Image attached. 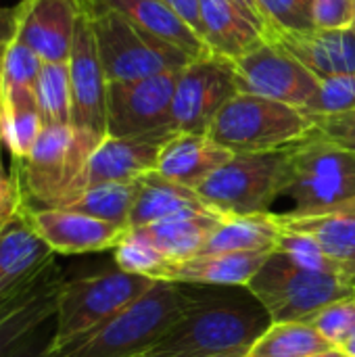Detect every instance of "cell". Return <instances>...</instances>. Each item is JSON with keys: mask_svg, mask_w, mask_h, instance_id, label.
Masks as SVG:
<instances>
[{"mask_svg": "<svg viewBox=\"0 0 355 357\" xmlns=\"http://www.w3.org/2000/svg\"><path fill=\"white\" fill-rule=\"evenodd\" d=\"M180 318L144 354L151 357H243L272 324L266 307L245 289L182 284Z\"/></svg>", "mask_w": 355, "mask_h": 357, "instance_id": "6da1fadb", "label": "cell"}, {"mask_svg": "<svg viewBox=\"0 0 355 357\" xmlns=\"http://www.w3.org/2000/svg\"><path fill=\"white\" fill-rule=\"evenodd\" d=\"M44 128L46 126L38 107L36 88L31 86L4 88L0 140L10 153V157L13 159L27 157L29 151L36 146Z\"/></svg>", "mask_w": 355, "mask_h": 357, "instance_id": "83f0119b", "label": "cell"}, {"mask_svg": "<svg viewBox=\"0 0 355 357\" xmlns=\"http://www.w3.org/2000/svg\"><path fill=\"white\" fill-rule=\"evenodd\" d=\"M182 71V69H180ZM180 71L107 86V136H172V107Z\"/></svg>", "mask_w": 355, "mask_h": 357, "instance_id": "8fae6325", "label": "cell"}, {"mask_svg": "<svg viewBox=\"0 0 355 357\" xmlns=\"http://www.w3.org/2000/svg\"><path fill=\"white\" fill-rule=\"evenodd\" d=\"M234 71L239 92L280 100L297 109H305L320 86V79L299 59L270 40L236 59Z\"/></svg>", "mask_w": 355, "mask_h": 357, "instance_id": "4fadbf2b", "label": "cell"}, {"mask_svg": "<svg viewBox=\"0 0 355 357\" xmlns=\"http://www.w3.org/2000/svg\"><path fill=\"white\" fill-rule=\"evenodd\" d=\"M71 140V126H46L29 155L13 159L27 209H63L80 197Z\"/></svg>", "mask_w": 355, "mask_h": 357, "instance_id": "30bf717a", "label": "cell"}, {"mask_svg": "<svg viewBox=\"0 0 355 357\" xmlns=\"http://www.w3.org/2000/svg\"><path fill=\"white\" fill-rule=\"evenodd\" d=\"M268 40L289 50L318 79L355 73L354 29L314 27L308 31H274Z\"/></svg>", "mask_w": 355, "mask_h": 357, "instance_id": "ffe728a7", "label": "cell"}, {"mask_svg": "<svg viewBox=\"0 0 355 357\" xmlns=\"http://www.w3.org/2000/svg\"><path fill=\"white\" fill-rule=\"evenodd\" d=\"M169 136H138V138H115L107 136L90 155L82 192L96 184L109 182H136L144 174L157 169L159 153Z\"/></svg>", "mask_w": 355, "mask_h": 357, "instance_id": "e0dca14e", "label": "cell"}, {"mask_svg": "<svg viewBox=\"0 0 355 357\" xmlns=\"http://www.w3.org/2000/svg\"><path fill=\"white\" fill-rule=\"evenodd\" d=\"M354 287H355V280H354Z\"/></svg>", "mask_w": 355, "mask_h": 357, "instance_id": "f907efd6", "label": "cell"}, {"mask_svg": "<svg viewBox=\"0 0 355 357\" xmlns=\"http://www.w3.org/2000/svg\"><path fill=\"white\" fill-rule=\"evenodd\" d=\"M38 107L44 126L71 123V82L69 63H44L36 82Z\"/></svg>", "mask_w": 355, "mask_h": 357, "instance_id": "4dcf8cb0", "label": "cell"}, {"mask_svg": "<svg viewBox=\"0 0 355 357\" xmlns=\"http://www.w3.org/2000/svg\"><path fill=\"white\" fill-rule=\"evenodd\" d=\"M314 132L355 155V111L314 117Z\"/></svg>", "mask_w": 355, "mask_h": 357, "instance_id": "f35d334b", "label": "cell"}, {"mask_svg": "<svg viewBox=\"0 0 355 357\" xmlns=\"http://www.w3.org/2000/svg\"><path fill=\"white\" fill-rule=\"evenodd\" d=\"M314 130V117L280 100L234 94L213 117L207 134L232 153L287 149Z\"/></svg>", "mask_w": 355, "mask_h": 357, "instance_id": "277c9868", "label": "cell"}, {"mask_svg": "<svg viewBox=\"0 0 355 357\" xmlns=\"http://www.w3.org/2000/svg\"><path fill=\"white\" fill-rule=\"evenodd\" d=\"M333 345L308 322H272L243 357H310Z\"/></svg>", "mask_w": 355, "mask_h": 357, "instance_id": "f1b7e54d", "label": "cell"}, {"mask_svg": "<svg viewBox=\"0 0 355 357\" xmlns=\"http://www.w3.org/2000/svg\"><path fill=\"white\" fill-rule=\"evenodd\" d=\"M2 140H0V222L15 218L25 209L23 192L15 169H6L2 163Z\"/></svg>", "mask_w": 355, "mask_h": 357, "instance_id": "ab89813d", "label": "cell"}, {"mask_svg": "<svg viewBox=\"0 0 355 357\" xmlns=\"http://www.w3.org/2000/svg\"><path fill=\"white\" fill-rule=\"evenodd\" d=\"M339 349H343V354L347 357H355V335L345 343V345H341Z\"/></svg>", "mask_w": 355, "mask_h": 357, "instance_id": "bcb514c9", "label": "cell"}, {"mask_svg": "<svg viewBox=\"0 0 355 357\" xmlns=\"http://www.w3.org/2000/svg\"><path fill=\"white\" fill-rule=\"evenodd\" d=\"M295 213L333 207L355 197V155L314 130L289 146L285 192Z\"/></svg>", "mask_w": 355, "mask_h": 357, "instance_id": "9c48e42d", "label": "cell"}, {"mask_svg": "<svg viewBox=\"0 0 355 357\" xmlns=\"http://www.w3.org/2000/svg\"><path fill=\"white\" fill-rule=\"evenodd\" d=\"M303 111L312 117L355 111V73L320 79L316 96Z\"/></svg>", "mask_w": 355, "mask_h": 357, "instance_id": "d590c367", "label": "cell"}, {"mask_svg": "<svg viewBox=\"0 0 355 357\" xmlns=\"http://www.w3.org/2000/svg\"><path fill=\"white\" fill-rule=\"evenodd\" d=\"M4 46L0 48V130H2V109H4V84H2V54H4Z\"/></svg>", "mask_w": 355, "mask_h": 357, "instance_id": "f6af8a7d", "label": "cell"}, {"mask_svg": "<svg viewBox=\"0 0 355 357\" xmlns=\"http://www.w3.org/2000/svg\"><path fill=\"white\" fill-rule=\"evenodd\" d=\"M239 94L234 61L209 54L190 61L178 75L172 130L207 134L218 111Z\"/></svg>", "mask_w": 355, "mask_h": 357, "instance_id": "7c38bea8", "label": "cell"}, {"mask_svg": "<svg viewBox=\"0 0 355 357\" xmlns=\"http://www.w3.org/2000/svg\"><path fill=\"white\" fill-rule=\"evenodd\" d=\"M282 226L276 213H251V215H226L211 232L201 253H249V251H274ZM199 253V255H201Z\"/></svg>", "mask_w": 355, "mask_h": 357, "instance_id": "4316f807", "label": "cell"}, {"mask_svg": "<svg viewBox=\"0 0 355 357\" xmlns=\"http://www.w3.org/2000/svg\"><path fill=\"white\" fill-rule=\"evenodd\" d=\"M138 190V180L136 182H109V184H96L86 188L69 207L63 209H73L82 211L86 215L111 222L115 226L128 228L130 230V213L134 207Z\"/></svg>", "mask_w": 355, "mask_h": 357, "instance_id": "f546056e", "label": "cell"}, {"mask_svg": "<svg viewBox=\"0 0 355 357\" xmlns=\"http://www.w3.org/2000/svg\"><path fill=\"white\" fill-rule=\"evenodd\" d=\"M167 6L174 8V13L178 17H182L203 40H205V31H203V21H201V0H163Z\"/></svg>", "mask_w": 355, "mask_h": 357, "instance_id": "b9f144b4", "label": "cell"}, {"mask_svg": "<svg viewBox=\"0 0 355 357\" xmlns=\"http://www.w3.org/2000/svg\"><path fill=\"white\" fill-rule=\"evenodd\" d=\"M230 2H234L239 8H243V10L247 13V17L264 31V36L268 33L266 21H264V17H262V13H259V8H257V2H255V0H230Z\"/></svg>", "mask_w": 355, "mask_h": 357, "instance_id": "7bdbcfd3", "label": "cell"}, {"mask_svg": "<svg viewBox=\"0 0 355 357\" xmlns=\"http://www.w3.org/2000/svg\"><path fill=\"white\" fill-rule=\"evenodd\" d=\"M184 287L157 280L140 299L94 331L50 347L46 357H140L184 312Z\"/></svg>", "mask_w": 355, "mask_h": 357, "instance_id": "7a4b0ae2", "label": "cell"}, {"mask_svg": "<svg viewBox=\"0 0 355 357\" xmlns=\"http://www.w3.org/2000/svg\"><path fill=\"white\" fill-rule=\"evenodd\" d=\"M274 251L282 253L285 257H289L295 266H299L303 270L320 272V274H333V276L343 278L337 264L324 253V249L310 234L282 228V234H280Z\"/></svg>", "mask_w": 355, "mask_h": 357, "instance_id": "d6a6232c", "label": "cell"}, {"mask_svg": "<svg viewBox=\"0 0 355 357\" xmlns=\"http://www.w3.org/2000/svg\"><path fill=\"white\" fill-rule=\"evenodd\" d=\"M54 339V318L38 326L10 357H46Z\"/></svg>", "mask_w": 355, "mask_h": 357, "instance_id": "60d3db41", "label": "cell"}, {"mask_svg": "<svg viewBox=\"0 0 355 357\" xmlns=\"http://www.w3.org/2000/svg\"><path fill=\"white\" fill-rule=\"evenodd\" d=\"M80 15V0H21L13 8V38L44 63H67Z\"/></svg>", "mask_w": 355, "mask_h": 357, "instance_id": "5bb4252c", "label": "cell"}, {"mask_svg": "<svg viewBox=\"0 0 355 357\" xmlns=\"http://www.w3.org/2000/svg\"><path fill=\"white\" fill-rule=\"evenodd\" d=\"M113 259L119 270L149 276L153 280H161L165 266L172 261L136 230H128L123 241L113 249Z\"/></svg>", "mask_w": 355, "mask_h": 357, "instance_id": "1f68e13d", "label": "cell"}, {"mask_svg": "<svg viewBox=\"0 0 355 357\" xmlns=\"http://www.w3.org/2000/svg\"><path fill=\"white\" fill-rule=\"evenodd\" d=\"M310 357H347V356L343 354V349L333 347V349H328V351H322V354H316V356H310Z\"/></svg>", "mask_w": 355, "mask_h": 357, "instance_id": "7dc6e473", "label": "cell"}, {"mask_svg": "<svg viewBox=\"0 0 355 357\" xmlns=\"http://www.w3.org/2000/svg\"><path fill=\"white\" fill-rule=\"evenodd\" d=\"M232 155L209 134L176 132L161 146L157 172L172 182L197 190Z\"/></svg>", "mask_w": 355, "mask_h": 357, "instance_id": "44dd1931", "label": "cell"}, {"mask_svg": "<svg viewBox=\"0 0 355 357\" xmlns=\"http://www.w3.org/2000/svg\"><path fill=\"white\" fill-rule=\"evenodd\" d=\"M52 259V249L38 236L25 209L0 222V303L23 289Z\"/></svg>", "mask_w": 355, "mask_h": 357, "instance_id": "d6986e66", "label": "cell"}, {"mask_svg": "<svg viewBox=\"0 0 355 357\" xmlns=\"http://www.w3.org/2000/svg\"><path fill=\"white\" fill-rule=\"evenodd\" d=\"M140 357H151V356H140Z\"/></svg>", "mask_w": 355, "mask_h": 357, "instance_id": "c3c4849f", "label": "cell"}, {"mask_svg": "<svg viewBox=\"0 0 355 357\" xmlns=\"http://www.w3.org/2000/svg\"><path fill=\"white\" fill-rule=\"evenodd\" d=\"M13 38V8L0 6V48Z\"/></svg>", "mask_w": 355, "mask_h": 357, "instance_id": "ee69618b", "label": "cell"}, {"mask_svg": "<svg viewBox=\"0 0 355 357\" xmlns=\"http://www.w3.org/2000/svg\"><path fill=\"white\" fill-rule=\"evenodd\" d=\"M272 251L249 253H201L169 261L161 280L201 287H247Z\"/></svg>", "mask_w": 355, "mask_h": 357, "instance_id": "7402d4cb", "label": "cell"}, {"mask_svg": "<svg viewBox=\"0 0 355 357\" xmlns=\"http://www.w3.org/2000/svg\"><path fill=\"white\" fill-rule=\"evenodd\" d=\"M80 2L90 17L100 65L109 84L180 71L195 61L174 44L134 25L121 13L84 0Z\"/></svg>", "mask_w": 355, "mask_h": 357, "instance_id": "3957f363", "label": "cell"}, {"mask_svg": "<svg viewBox=\"0 0 355 357\" xmlns=\"http://www.w3.org/2000/svg\"><path fill=\"white\" fill-rule=\"evenodd\" d=\"M63 282V272L52 259L23 289L0 303V357L13 356L38 326L54 318Z\"/></svg>", "mask_w": 355, "mask_h": 357, "instance_id": "9a60e30c", "label": "cell"}, {"mask_svg": "<svg viewBox=\"0 0 355 357\" xmlns=\"http://www.w3.org/2000/svg\"><path fill=\"white\" fill-rule=\"evenodd\" d=\"M184 211H213V209L205 205V201L199 197L195 188L172 182L163 178L157 169H153L138 180V190L130 213V228H140Z\"/></svg>", "mask_w": 355, "mask_h": 357, "instance_id": "484cf974", "label": "cell"}, {"mask_svg": "<svg viewBox=\"0 0 355 357\" xmlns=\"http://www.w3.org/2000/svg\"><path fill=\"white\" fill-rule=\"evenodd\" d=\"M255 2L268 27L266 40L274 31L314 29V19H312L314 0H255Z\"/></svg>", "mask_w": 355, "mask_h": 357, "instance_id": "836d02e7", "label": "cell"}, {"mask_svg": "<svg viewBox=\"0 0 355 357\" xmlns=\"http://www.w3.org/2000/svg\"><path fill=\"white\" fill-rule=\"evenodd\" d=\"M289 146L264 153H234L199 188L207 207L222 215H251L270 211L285 192Z\"/></svg>", "mask_w": 355, "mask_h": 357, "instance_id": "52a82bcc", "label": "cell"}, {"mask_svg": "<svg viewBox=\"0 0 355 357\" xmlns=\"http://www.w3.org/2000/svg\"><path fill=\"white\" fill-rule=\"evenodd\" d=\"M90 4H100L121 13L134 25L142 27L144 31L174 44L190 59H203L213 54L207 42L167 6L163 0H84Z\"/></svg>", "mask_w": 355, "mask_h": 357, "instance_id": "603a6c76", "label": "cell"}, {"mask_svg": "<svg viewBox=\"0 0 355 357\" xmlns=\"http://www.w3.org/2000/svg\"><path fill=\"white\" fill-rule=\"evenodd\" d=\"M305 322L314 326L333 347L345 345L355 335V293L322 307Z\"/></svg>", "mask_w": 355, "mask_h": 357, "instance_id": "e575fe53", "label": "cell"}, {"mask_svg": "<svg viewBox=\"0 0 355 357\" xmlns=\"http://www.w3.org/2000/svg\"><path fill=\"white\" fill-rule=\"evenodd\" d=\"M312 19L318 29H354L355 0H314Z\"/></svg>", "mask_w": 355, "mask_h": 357, "instance_id": "74e56055", "label": "cell"}, {"mask_svg": "<svg viewBox=\"0 0 355 357\" xmlns=\"http://www.w3.org/2000/svg\"><path fill=\"white\" fill-rule=\"evenodd\" d=\"M42 65H44V61L36 50H31L27 44L10 38L6 42L4 54H2V84H4V88H10V86L36 88Z\"/></svg>", "mask_w": 355, "mask_h": 357, "instance_id": "8d00e7d4", "label": "cell"}, {"mask_svg": "<svg viewBox=\"0 0 355 357\" xmlns=\"http://www.w3.org/2000/svg\"><path fill=\"white\" fill-rule=\"evenodd\" d=\"M354 31H355V23H354Z\"/></svg>", "mask_w": 355, "mask_h": 357, "instance_id": "681fc988", "label": "cell"}, {"mask_svg": "<svg viewBox=\"0 0 355 357\" xmlns=\"http://www.w3.org/2000/svg\"><path fill=\"white\" fill-rule=\"evenodd\" d=\"M287 230L303 232L316 238L324 253L337 264L341 276L354 284L355 280V197L333 207L310 213H276Z\"/></svg>", "mask_w": 355, "mask_h": 357, "instance_id": "ac0fdd59", "label": "cell"}, {"mask_svg": "<svg viewBox=\"0 0 355 357\" xmlns=\"http://www.w3.org/2000/svg\"><path fill=\"white\" fill-rule=\"evenodd\" d=\"M69 82H71V163L80 180L94 153V149L107 138V77L100 65L94 29L90 17L82 8L77 19L75 38L69 56Z\"/></svg>", "mask_w": 355, "mask_h": 357, "instance_id": "5b68a950", "label": "cell"}, {"mask_svg": "<svg viewBox=\"0 0 355 357\" xmlns=\"http://www.w3.org/2000/svg\"><path fill=\"white\" fill-rule=\"evenodd\" d=\"M27 218L38 236L54 255H82L115 249L128 228L86 215L73 209H27Z\"/></svg>", "mask_w": 355, "mask_h": 357, "instance_id": "2e32d148", "label": "cell"}, {"mask_svg": "<svg viewBox=\"0 0 355 357\" xmlns=\"http://www.w3.org/2000/svg\"><path fill=\"white\" fill-rule=\"evenodd\" d=\"M155 282L149 276L130 274L119 268L65 280L56 297L54 339L50 347H61L109 322L140 299Z\"/></svg>", "mask_w": 355, "mask_h": 357, "instance_id": "8992f818", "label": "cell"}, {"mask_svg": "<svg viewBox=\"0 0 355 357\" xmlns=\"http://www.w3.org/2000/svg\"><path fill=\"white\" fill-rule=\"evenodd\" d=\"M205 42L213 54L236 61L266 42L264 31L230 0H201Z\"/></svg>", "mask_w": 355, "mask_h": 357, "instance_id": "cb8c5ba5", "label": "cell"}, {"mask_svg": "<svg viewBox=\"0 0 355 357\" xmlns=\"http://www.w3.org/2000/svg\"><path fill=\"white\" fill-rule=\"evenodd\" d=\"M226 215L216 211H184L140 228H130L140 232L149 243H153L172 261L199 255L211 232L220 226Z\"/></svg>", "mask_w": 355, "mask_h": 357, "instance_id": "d4e9b609", "label": "cell"}, {"mask_svg": "<svg viewBox=\"0 0 355 357\" xmlns=\"http://www.w3.org/2000/svg\"><path fill=\"white\" fill-rule=\"evenodd\" d=\"M247 291L266 307L272 322H305L322 307L354 295L355 287L333 274L303 270L272 251Z\"/></svg>", "mask_w": 355, "mask_h": 357, "instance_id": "ba28073f", "label": "cell"}]
</instances>
